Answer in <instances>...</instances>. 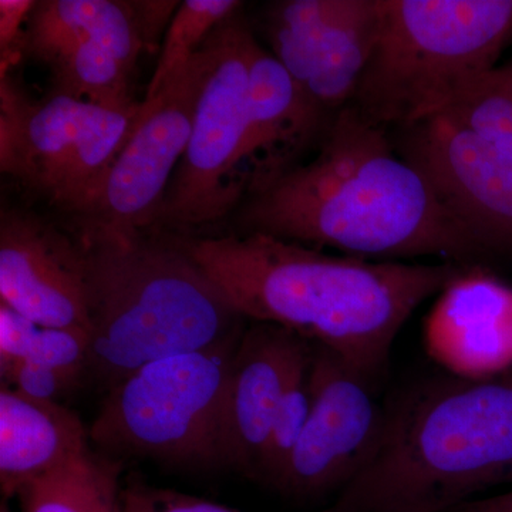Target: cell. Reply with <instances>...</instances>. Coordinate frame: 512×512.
I'll return each instance as SVG.
<instances>
[{
	"mask_svg": "<svg viewBox=\"0 0 512 512\" xmlns=\"http://www.w3.org/2000/svg\"><path fill=\"white\" fill-rule=\"evenodd\" d=\"M235 234H262L369 261L490 258L426 175L404 160L390 131L352 106L333 119L306 164L249 188Z\"/></svg>",
	"mask_w": 512,
	"mask_h": 512,
	"instance_id": "6da1fadb",
	"label": "cell"
},
{
	"mask_svg": "<svg viewBox=\"0 0 512 512\" xmlns=\"http://www.w3.org/2000/svg\"><path fill=\"white\" fill-rule=\"evenodd\" d=\"M174 239L242 318L291 330L367 382L383 372L412 313L467 266L329 255L262 234Z\"/></svg>",
	"mask_w": 512,
	"mask_h": 512,
	"instance_id": "7a4b0ae2",
	"label": "cell"
},
{
	"mask_svg": "<svg viewBox=\"0 0 512 512\" xmlns=\"http://www.w3.org/2000/svg\"><path fill=\"white\" fill-rule=\"evenodd\" d=\"M72 232L87 259V383L107 393L141 367L214 348L247 329L174 237L86 222Z\"/></svg>",
	"mask_w": 512,
	"mask_h": 512,
	"instance_id": "3957f363",
	"label": "cell"
},
{
	"mask_svg": "<svg viewBox=\"0 0 512 512\" xmlns=\"http://www.w3.org/2000/svg\"><path fill=\"white\" fill-rule=\"evenodd\" d=\"M512 485V373L441 377L386 412L375 453L326 512H448Z\"/></svg>",
	"mask_w": 512,
	"mask_h": 512,
	"instance_id": "277c9868",
	"label": "cell"
},
{
	"mask_svg": "<svg viewBox=\"0 0 512 512\" xmlns=\"http://www.w3.org/2000/svg\"><path fill=\"white\" fill-rule=\"evenodd\" d=\"M511 40L512 0H382L350 106L389 131L433 119L498 66Z\"/></svg>",
	"mask_w": 512,
	"mask_h": 512,
	"instance_id": "5b68a950",
	"label": "cell"
},
{
	"mask_svg": "<svg viewBox=\"0 0 512 512\" xmlns=\"http://www.w3.org/2000/svg\"><path fill=\"white\" fill-rule=\"evenodd\" d=\"M241 338L158 360L116 384L89 427L94 450L121 463L224 467L225 396Z\"/></svg>",
	"mask_w": 512,
	"mask_h": 512,
	"instance_id": "8992f818",
	"label": "cell"
},
{
	"mask_svg": "<svg viewBox=\"0 0 512 512\" xmlns=\"http://www.w3.org/2000/svg\"><path fill=\"white\" fill-rule=\"evenodd\" d=\"M64 94L32 96L0 76V171L74 221L92 212L140 116Z\"/></svg>",
	"mask_w": 512,
	"mask_h": 512,
	"instance_id": "52a82bcc",
	"label": "cell"
},
{
	"mask_svg": "<svg viewBox=\"0 0 512 512\" xmlns=\"http://www.w3.org/2000/svg\"><path fill=\"white\" fill-rule=\"evenodd\" d=\"M241 10L212 32L210 73L156 227H207L242 201L232 175L247 130L249 59L256 37Z\"/></svg>",
	"mask_w": 512,
	"mask_h": 512,
	"instance_id": "ba28073f",
	"label": "cell"
},
{
	"mask_svg": "<svg viewBox=\"0 0 512 512\" xmlns=\"http://www.w3.org/2000/svg\"><path fill=\"white\" fill-rule=\"evenodd\" d=\"M147 42L136 0H40L25 57L52 74L53 93L106 107L136 106L131 80Z\"/></svg>",
	"mask_w": 512,
	"mask_h": 512,
	"instance_id": "9c48e42d",
	"label": "cell"
},
{
	"mask_svg": "<svg viewBox=\"0 0 512 512\" xmlns=\"http://www.w3.org/2000/svg\"><path fill=\"white\" fill-rule=\"evenodd\" d=\"M380 26L382 0H278L261 13L269 52L330 120L355 99Z\"/></svg>",
	"mask_w": 512,
	"mask_h": 512,
	"instance_id": "30bf717a",
	"label": "cell"
},
{
	"mask_svg": "<svg viewBox=\"0 0 512 512\" xmlns=\"http://www.w3.org/2000/svg\"><path fill=\"white\" fill-rule=\"evenodd\" d=\"M212 63V40L141 101L130 138L107 175L92 212L77 224L153 232L168 185L190 141L198 99Z\"/></svg>",
	"mask_w": 512,
	"mask_h": 512,
	"instance_id": "8fae6325",
	"label": "cell"
},
{
	"mask_svg": "<svg viewBox=\"0 0 512 512\" xmlns=\"http://www.w3.org/2000/svg\"><path fill=\"white\" fill-rule=\"evenodd\" d=\"M311 382L308 423L276 485L299 500L340 493L375 453L386 419L370 382L318 345L312 348Z\"/></svg>",
	"mask_w": 512,
	"mask_h": 512,
	"instance_id": "7c38bea8",
	"label": "cell"
},
{
	"mask_svg": "<svg viewBox=\"0 0 512 512\" xmlns=\"http://www.w3.org/2000/svg\"><path fill=\"white\" fill-rule=\"evenodd\" d=\"M394 131L397 153L426 175L487 255H512L511 158L440 116Z\"/></svg>",
	"mask_w": 512,
	"mask_h": 512,
	"instance_id": "4fadbf2b",
	"label": "cell"
},
{
	"mask_svg": "<svg viewBox=\"0 0 512 512\" xmlns=\"http://www.w3.org/2000/svg\"><path fill=\"white\" fill-rule=\"evenodd\" d=\"M0 302L43 328L89 335L86 252L36 212H0Z\"/></svg>",
	"mask_w": 512,
	"mask_h": 512,
	"instance_id": "5bb4252c",
	"label": "cell"
},
{
	"mask_svg": "<svg viewBox=\"0 0 512 512\" xmlns=\"http://www.w3.org/2000/svg\"><path fill=\"white\" fill-rule=\"evenodd\" d=\"M424 345L453 377L481 380L512 367V288L467 265L440 292L424 323Z\"/></svg>",
	"mask_w": 512,
	"mask_h": 512,
	"instance_id": "9a60e30c",
	"label": "cell"
},
{
	"mask_svg": "<svg viewBox=\"0 0 512 512\" xmlns=\"http://www.w3.org/2000/svg\"><path fill=\"white\" fill-rule=\"evenodd\" d=\"M311 342L271 323L251 322L242 333L225 396L224 467L258 480L286 380Z\"/></svg>",
	"mask_w": 512,
	"mask_h": 512,
	"instance_id": "2e32d148",
	"label": "cell"
},
{
	"mask_svg": "<svg viewBox=\"0 0 512 512\" xmlns=\"http://www.w3.org/2000/svg\"><path fill=\"white\" fill-rule=\"evenodd\" d=\"M333 120L303 97L279 60L258 40L249 59L247 130L237 170L254 164L248 190L284 173L313 143L320 144ZM247 190V191H248Z\"/></svg>",
	"mask_w": 512,
	"mask_h": 512,
	"instance_id": "e0dca14e",
	"label": "cell"
},
{
	"mask_svg": "<svg viewBox=\"0 0 512 512\" xmlns=\"http://www.w3.org/2000/svg\"><path fill=\"white\" fill-rule=\"evenodd\" d=\"M92 448L79 414L0 387V488L6 498Z\"/></svg>",
	"mask_w": 512,
	"mask_h": 512,
	"instance_id": "ac0fdd59",
	"label": "cell"
},
{
	"mask_svg": "<svg viewBox=\"0 0 512 512\" xmlns=\"http://www.w3.org/2000/svg\"><path fill=\"white\" fill-rule=\"evenodd\" d=\"M123 463L90 448L23 487L22 512H124Z\"/></svg>",
	"mask_w": 512,
	"mask_h": 512,
	"instance_id": "d6986e66",
	"label": "cell"
},
{
	"mask_svg": "<svg viewBox=\"0 0 512 512\" xmlns=\"http://www.w3.org/2000/svg\"><path fill=\"white\" fill-rule=\"evenodd\" d=\"M26 362L87 383L89 335L82 330L43 328L0 302V369Z\"/></svg>",
	"mask_w": 512,
	"mask_h": 512,
	"instance_id": "ffe728a7",
	"label": "cell"
},
{
	"mask_svg": "<svg viewBox=\"0 0 512 512\" xmlns=\"http://www.w3.org/2000/svg\"><path fill=\"white\" fill-rule=\"evenodd\" d=\"M440 117L468 128L512 160V57L471 84Z\"/></svg>",
	"mask_w": 512,
	"mask_h": 512,
	"instance_id": "44dd1931",
	"label": "cell"
},
{
	"mask_svg": "<svg viewBox=\"0 0 512 512\" xmlns=\"http://www.w3.org/2000/svg\"><path fill=\"white\" fill-rule=\"evenodd\" d=\"M244 8L238 0H184L165 32L157 67L147 86L150 99L181 69L229 16Z\"/></svg>",
	"mask_w": 512,
	"mask_h": 512,
	"instance_id": "7402d4cb",
	"label": "cell"
},
{
	"mask_svg": "<svg viewBox=\"0 0 512 512\" xmlns=\"http://www.w3.org/2000/svg\"><path fill=\"white\" fill-rule=\"evenodd\" d=\"M313 345L296 359L279 402L262 458L259 481L276 488L293 450L298 446L312 409L311 362Z\"/></svg>",
	"mask_w": 512,
	"mask_h": 512,
	"instance_id": "603a6c76",
	"label": "cell"
},
{
	"mask_svg": "<svg viewBox=\"0 0 512 512\" xmlns=\"http://www.w3.org/2000/svg\"><path fill=\"white\" fill-rule=\"evenodd\" d=\"M124 512H238L168 488L128 477L123 485Z\"/></svg>",
	"mask_w": 512,
	"mask_h": 512,
	"instance_id": "cb8c5ba5",
	"label": "cell"
},
{
	"mask_svg": "<svg viewBox=\"0 0 512 512\" xmlns=\"http://www.w3.org/2000/svg\"><path fill=\"white\" fill-rule=\"evenodd\" d=\"M35 0H0V76L25 59L26 29Z\"/></svg>",
	"mask_w": 512,
	"mask_h": 512,
	"instance_id": "d4e9b609",
	"label": "cell"
},
{
	"mask_svg": "<svg viewBox=\"0 0 512 512\" xmlns=\"http://www.w3.org/2000/svg\"><path fill=\"white\" fill-rule=\"evenodd\" d=\"M448 512H512V488L490 497L474 498Z\"/></svg>",
	"mask_w": 512,
	"mask_h": 512,
	"instance_id": "484cf974",
	"label": "cell"
},
{
	"mask_svg": "<svg viewBox=\"0 0 512 512\" xmlns=\"http://www.w3.org/2000/svg\"><path fill=\"white\" fill-rule=\"evenodd\" d=\"M0 512H10V510L8 507H6L5 504H2V508H0Z\"/></svg>",
	"mask_w": 512,
	"mask_h": 512,
	"instance_id": "4316f807",
	"label": "cell"
}]
</instances>
